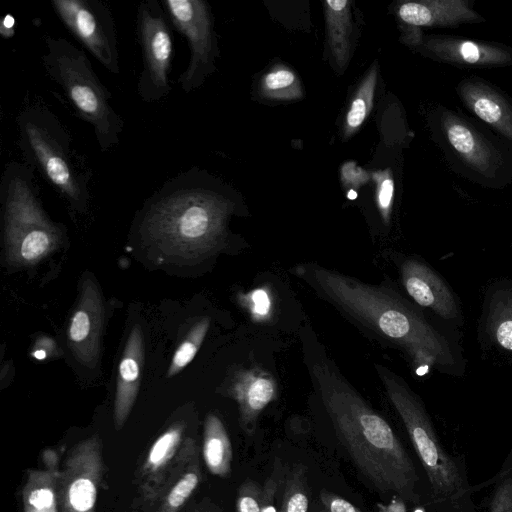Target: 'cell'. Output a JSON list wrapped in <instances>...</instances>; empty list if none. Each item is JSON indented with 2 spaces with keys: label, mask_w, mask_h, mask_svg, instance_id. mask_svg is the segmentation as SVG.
<instances>
[{
  "label": "cell",
  "mask_w": 512,
  "mask_h": 512,
  "mask_svg": "<svg viewBox=\"0 0 512 512\" xmlns=\"http://www.w3.org/2000/svg\"><path fill=\"white\" fill-rule=\"evenodd\" d=\"M309 373L335 433L355 467L378 492L421 502L419 476L390 424L350 385L325 353L305 348Z\"/></svg>",
  "instance_id": "obj_1"
},
{
  "label": "cell",
  "mask_w": 512,
  "mask_h": 512,
  "mask_svg": "<svg viewBox=\"0 0 512 512\" xmlns=\"http://www.w3.org/2000/svg\"><path fill=\"white\" fill-rule=\"evenodd\" d=\"M295 270L351 321L402 351L418 374L430 370L458 374L461 364L447 338L389 287L368 284L316 263L300 264Z\"/></svg>",
  "instance_id": "obj_2"
},
{
  "label": "cell",
  "mask_w": 512,
  "mask_h": 512,
  "mask_svg": "<svg viewBox=\"0 0 512 512\" xmlns=\"http://www.w3.org/2000/svg\"><path fill=\"white\" fill-rule=\"evenodd\" d=\"M232 210L230 199L190 169L166 181L147 201L139 233L168 258L199 260L222 244Z\"/></svg>",
  "instance_id": "obj_3"
},
{
  "label": "cell",
  "mask_w": 512,
  "mask_h": 512,
  "mask_svg": "<svg viewBox=\"0 0 512 512\" xmlns=\"http://www.w3.org/2000/svg\"><path fill=\"white\" fill-rule=\"evenodd\" d=\"M374 367L424 468L435 511L476 512L465 465L441 445L420 397L389 368L378 363Z\"/></svg>",
  "instance_id": "obj_4"
},
{
  "label": "cell",
  "mask_w": 512,
  "mask_h": 512,
  "mask_svg": "<svg viewBox=\"0 0 512 512\" xmlns=\"http://www.w3.org/2000/svg\"><path fill=\"white\" fill-rule=\"evenodd\" d=\"M16 123L24 162L38 170L71 208L85 210L92 171L73 149L72 137L59 118L44 105L32 104L19 113Z\"/></svg>",
  "instance_id": "obj_5"
},
{
  "label": "cell",
  "mask_w": 512,
  "mask_h": 512,
  "mask_svg": "<svg viewBox=\"0 0 512 512\" xmlns=\"http://www.w3.org/2000/svg\"><path fill=\"white\" fill-rule=\"evenodd\" d=\"M431 130L456 174L488 189L512 184V146L478 120L445 105L432 112Z\"/></svg>",
  "instance_id": "obj_6"
},
{
  "label": "cell",
  "mask_w": 512,
  "mask_h": 512,
  "mask_svg": "<svg viewBox=\"0 0 512 512\" xmlns=\"http://www.w3.org/2000/svg\"><path fill=\"white\" fill-rule=\"evenodd\" d=\"M34 172L25 162L12 161L1 176L5 258L14 267L39 263L62 241V229L42 207Z\"/></svg>",
  "instance_id": "obj_7"
},
{
  "label": "cell",
  "mask_w": 512,
  "mask_h": 512,
  "mask_svg": "<svg viewBox=\"0 0 512 512\" xmlns=\"http://www.w3.org/2000/svg\"><path fill=\"white\" fill-rule=\"evenodd\" d=\"M45 45L42 63L47 74L63 89L78 116L92 125L100 150L118 145L124 120L110 104L112 94L85 51L61 37L47 36Z\"/></svg>",
  "instance_id": "obj_8"
},
{
  "label": "cell",
  "mask_w": 512,
  "mask_h": 512,
  "mask_svg": "<svg viewBox=\"0 0 512 512\" xmlns=\"http://www.w3.org/2000/svg\"><path fill=\"white\" fill-rule=\"evenodd\" d=\"M167 13L158 0H144L137 9V36L143 69L137 92L146 103L158 102L170 93L173 38Z\"/></svg>",
  "instance_id": "obj_9"
},
{
  "label": "cell",
  "mask_w": 512,
  "mask_h": 512,
  "mask_svg": "<svg viewBox=\"0 0 512 512\" xmlns=\"http://www.w3.org/2000/svg\"><path fill=\"white\" fill-rule=\"evenodd\" d=\"M169 21L187 39L190 60L178 78L185 93L198 88L212 71L215 47L210 8L203 0L161 1Z\"/></svg>",
  "instance_id": "obj_10"
},
{
  "label": "cell",
  "mask_w": 512,
  "mask_h": 512,
  "mask_svg": "<svg viewBox=\"0 0 512 512\" xmlns=\"http://www.w3.org/2000/svg\"><path fill=\"white\" fill-rule=\"evenodd\" d=\"M55 13L80 43L111 73H120L114 18L99 0H52Z\"/></svg>",
  "instance_id": "obj_11"
},
{
  "label": "cell",
  "mask_w": 512,
  "mask_h": 512,
  "mask_svg": "<svg viewBox=\"0 0 512 512\" xmlns=\"http://www.w3.org/2000/svg\"><path fill=\"white\" fill-rule=\"evenodd\" d=\"M413 47L426 57L459 68L512 66V47L500 42L446 34H423Z\"/></svg>",
  "instance_id": "obj_12"
},
{
  "label": "cell",
  "mask_w": 512,
  "mask_h": 512,
  "mask_svg": "<svg viewBox=\"0 0 512 512\" xmlns=\"http://www.w3.org/2000/svg\"><path fill=\"white\" fill-rule=\"evenodd\" d=\"M103 320L104 305L99 286L92 277L85 276L69 321L67 338L76 360L90 368L99 360Z\"/></svg>",
  "instance_id": "obj_13"
},
{
  "label": "cell",
  "mask_w": 512,
  "mask_h": 512,
  "mask_svg": "<svg viewBox=\"0 0 512 512\" xmlns=\"http://www.w3.org/2000/svg\"><path fill=\"white\" fill-rule=\"evenodd\" d=\"M455 91L468 112L512 146V97L475 75L462 78Z\"/></svg>",
  "instance_id": "obj_14"
},
{
  "label": "cell",
  "mask_w": 512,
  "mask_h": 512,
  "mask_svg": "<svg viewBox=\"0 0 512 512\" xmlns=\"http://www.w3.org/2000/svg\"><path fill=\"white\" fill-rule=\"evenodd\" d=\"M400 275L406 292L419 306L446 320L460 317V307L451 288L425 262L407 258L400 266Z\"/></svg>",
  "instance_id": "obj_15"
},
{
  "label": "cell",
  "mask_w": 512,
  "mask_h": 512,
  "mask_svg": "<svg viewBox=\"0 0 512 512\" xmlns=\"http://www.w3.org/2000/svg\"><path fill=\"white\" fill-rule=\"evenodd\" d=\"M474 0H418L399 4L397 15L404 30L428 28H457L482 24L486 18L474 8Z\"/></svg>",
  "instance_id": "obj_16"
},
{
  "label": "cell",
  "mask_w": 512,
  "mask_h": 512,
  "mask_svg": "<svg viewBox=\"0 0 512 512\" xmlns=\"http://www.w3.org/2000/svg\"><path fill=\"white\" fill-rule=\"evenodd\" d=\"M276 392L274 378L262 369H245L235 375L230 393L238 404L240 425L245 433L255 432L261 412L275 399Z\"/></svg>",
  "instance_id": "obj_17"
},
{
  "label": "cell",
  "mask_w": 512,
  "mask_h": 512,
  "mask_svg": "<svg viewBox=\"0 0 512 512\" xmlns=\"http://www.w3.org/2000/svg\"><path fill=\"white\" fill-rule=\"evenodd\" d=\"M144 353L142 330L139 325H135L127 338L118 365L114 409L118 425H121L128 416L138 394Z\"/></svg>",
  "instance_id": "obj_18"
},
{
  "label": "cell",
  "mask_w": 512,
  "mask_h": 512,
  "mask_svg": "<svg viewBox=\"0 0 512 512\" xmlns=\"http://www.w3.org/2000/svg\"><path fill=\"white\" fill-rule=\"evenodd\" d=\"M350 4L351 2L347 0H328L324 8L329 47L340 70L347 66L350 58Z\"/></svg>",
  "instance_id": "obj_19"
},
{
  "label": "cell",
  "mask_w": 512,
  "mask_h": 512,
  "mask_svg": "<svg viewBox=\"0 0 512 512\" xmlns=\"http://www.w3.org/2000/svg\"><path fill=\"white\" fill-rule=\"evenodd\" d=\"M203 457L211 473L225 477L231 471L232 447L221 420L210 414L205 422Z\"/></svg>",
  "instance_id": "obj_20"
},
{
  "label": "cell",
  "mask_w": 512,
  "mask_h": 512,
  "mask_svg": "<svg viewBox=\"0 0 512 512\" xmlns=\"http://www.w3.org/2000/svg\"><path fill=\"white\" fill-rule=\"evenodd\" d=\"M486 326L497 347L512 352V287L497 290L490 297Z\"/></svg>",
  "instance_id": "obj_21"
},
{
  "label": "cell",
  "mask_w": 512,
  "mask_h": 512,
  "mask_svg": "<svg viewBox=\"0 0 512 512\" xmlns=\"http://www.w3.org/2000/svg\"><path fill=\"white\" fill-rule=\"evenodd\" d=\"M259 92L273 100H295L303 96L300 79L285 65H275L261 78Z\"/></svg>",
  "instance_id": "obj_22"
},
{
  "label": "cell",
  "mask_w": 512,
  "mask_h": 512,
  "mask_svg": "<svg viewBox=\"0 0 512 512\" xmlns=\"http://www.w3.org/2000/svg\"><path fill=\"white\" fill-rule=\"evenodd\" d=\"M377 66L373 65L361 81L345 117L344 136L350 137L364 123L373 107Z\"/></svg>",
  "instance_id": "obj_23"
},
{
  "label": "cell",
  "mask_w": 512,
  "mask_h": 512,
  "mask_svg": "<svg viewBox=\"0 0 512 512\" xmlns=\"http://www.w3.org/2000/svg\"><path fill=\"white\" fill-rule=\"evenodd\" d=\"M95 475L89 472L74 474L64 488V507L66 512H92L97 495Z\"/></svg>",
  "instance_id": "obj_24"
},
{
  "label": "cell",
  "mask_w": 512,
  "mask_h": 512,
  "mask_svg": "<svg viewBox=\"0 0 512 512\" xmlns=\"http://www.w3.org/2000/svg\"><path fill=\"white\" fill-rule=\"evenodd\" d=\"M209 326V318L204 317L190 329L188 335L173 354L170 366L167 370V377L175 376L194 359L205 339Z\"/></svg>",
  "instance_id": "obj_25"
},
{
  "label": "cell",
  "mask_w": 512,
  "mask_h": 512,
  "mask_svg": "<svg viewBox=\"0 0 512 512\" xmlns=\"http://www.w3.org/2000/svg\"><path fill=\"white\" fill-rule=\"evenodd\" d=\"M306 477L302 466H296L288 475L282 504L278 512H307L309 507Z\"/></svg>",
  "instance_id": "obj_26"
},
{
  "label": "cell",
  "mask_w": 512,
  "mask_h": 512,
  "mask_svg": "<svg viewBox=\"0 0 512 512\" xmlns=\"http://www.w3.org/2000/svg\"><path fill=\"white\" fill-rule=\"evenodd\" d=\"M182 426L175 425L164 432L152 445L146 461V468L150 472H157L173 456L180 442Z\"/></svg>",
  "instance_id": "obj_27"
},
{
  "label": "cell",
  "mask_w": 512,
  "mask_h": 512,
  "mask_svg": "<svg viewBox=\"0 0 512 512\" xmlns=\"http://www.w3.org/2000/svg\"><path fill=\"white\" fill-rule=\"evenodd\" d=\"M489 512H512V454L495 478Z\"/></svg>",
  "instance_id": "obj_28"
},
{
  "label": "cell",
  "mask_w": 512,
  "mask_h": 512,
  "mask_svg": "<svg viewBox=\"0 0 512 512\" xmlns=\"http://www.w3.org/2000/svg\"><path fill=\"white\" fill-rule=\"evenodd\" d=\"M24 498L25 512H56L55 493L48 480L30 481Z\"/></svg>",
  "instance_id": "obj_29"
},
{
  "label": "cell",
  "mask_w": 512,
  "mask_h": 512,
  "mask_svg": "<svg viewBox=\"0 0 512 512\" xmlns=\"http://www.w3.org/2000/svg\"><path fill=\"white\" fill-rule=\"evenodd\" d=\"M376 184V202L382 219L389 223L393 198L394 178L390 168L376 170L371 175Z\"/></svg>",
  "instance_id": "obj_30"
},
{
  "label": "cell",
  "mask_w": 512,
  "mask_h": 512,
  "mask_svg": "<svg viewBox=\"0 0 512 512\" xmlns=\"http://www.w3.org/2000/svg\"><path fill=\"white\" fill-rule=\"evenodd\" d=\"M200 481L198 470H192L183 475L169 491L165 506L167 512H173L184 504Z\"/></svg>",
  "instance_id": "obj_31"
},
{
  "label": "cell",
  "mask_w": 512,
  "mask_h": 512,
  "mask_svg": "<svg viewBox=\"0 0 512 512\" xmlns=\"http://www.w3.org/2000/svg\"><path fill=\"white\" fill-rule=\"evenodd\" d=\"M262 487L254 480L246 479L239 487L236 511L237 512H261Z\"/></svg>",
  "instance_id": "obj_32"
},
{
  "label": "cell",
  "mask_w": 512,
  "mask_h": 512,
  "mask_svg": "<svg viewBox=\"0 0 512 512\" xmlns=\"http://www.w3.org/2000/svg\"><path fill=\"white\" fill-rule=\"evenodd\" d=\"M368 179L367 172L353 161H348L341 167V181L345 187L354 190L364 185Z\"/></svg>",
  "instance_id": "obj_33"
},
{
  "label": "cell",
  "mask_w": 512,
  "mask_h": 512,
  "mask_svg": "<svg viewBox=\"0 0 512 512\" xmlns=\"http://www.w3.org/2000/svg\"><path fill=\"white\" fill-rule=\"evenodd\" d=\"M246 302L253 316L265 317L269 314L271 301L267 291L263 289L252 291L247 296Z\"/></svg>",
  "instance_id": "obj_34"
},
{
  "label": "cell",
  "mask_w": 512,
  "mask_h": 512,
  "mask_svg": "<svg viewBox=\"0 0 512 512\" xmlns=\"http://www.w3.org/2000/svg\"><path fill=\"white\" fill-rule=\"evenodd\" d=\"M320 499L329 512H362L340 496L325 490L321 491Z\"/></svg>",
  "instance_id": "obj_35"
},
{
  "label": "cell",
  "mask_w": 512,
  "mask_h": 512,
  "mask_svg": "<svg viewBox=\"0 0 512 512\" xmlns=\"http://www.w3.org/2000/svg\"><path fill=\"white\" fill-rule=\"evenodd\" d=\"M60 353L57 343L50 337L38 338L31 350V356L36 360H46Z\"/></svg>",
  "instance_id": "obj_36"
},
{
  "label": "cell",
  "mask_w": 512,
  "mask_h": 512,
  "mask_svg": "<svg viewBox=\"0 0 512 512\" xmlns=\"http://www.w3.org/2000/svg\"><path fill=\"white\" fill-rule=\"evenodd\" d=\"M277 488V472H274L262 487L261 512H278L274 502Z\"/></svg>",
  "instance_id": "obj_37"
},
{
  "label": "cell",
  "mask_w": 512,
  "mask_h": 512,
  "mask_svg": "<svg viewBox=\"0 0 512 512\" xmlns=\"http://www.w3.org/2000/svg\"><path fill=\"white\" fill-rule=\"evenodd\" d=\"M16 20L13 15L7 14L0 24V33L4 38H11L15 33Z\"/></svg>",
  "instance_id": "obj_38"
},
{
  "label": "cell",
  "mask_w": 512,
  "mask_h": 512,
  "mask_svg": "<svg viewBox=\"0 0 512 512\" xmlns=\"http://www.w3.org/2000/svg\"><path fill=\"white\" fill-rule=\"evenodd\" d=\"M380 512H406V507L402 499L395 498L389 505L377 504Z\"/></svg>",
  "instance_id": "obj_39"
},
{
  "label": "cell",
  "mask_w": 512,
  "mask_h": 512,
  "mask_svg": "<svg viewBox=\"0 0 512 512\" xmlns=\"http://www.w3.org/2000/svg\"><path fill=\"white\" fill-rule=\"evenodd\" d=\"M347 196L350 198V199H354L357 197V193L353 190V189H350Z\"/></svg>",
  "instance_id": "obj_40"
},
{
  "label": "cell",
  "mask_w": 512,
  "mask_h": 512,
  "mask_svg": "<svg viewBox=\"0 0 512 512\" xmlns=\"http://www.w3.org/2000/svg\"><path fill=\"white\" fill-rule=\"evenodd\" d=\"M318 512H329L328 510L324 509V510H320Z\"/></svg>",
  "instance_id": "obj_41"
},
{
  "label": "cell",
  "mask_w": 512,
  "mask_h": 512,
  "mask_svg": "<svg viewBox=\"0 0 512 512\" xmlns=\"http://www.w3.org/2000/svg\"><path fill=\"white\" fill-rule=\"evenodd\" d=\"M511 246H512V243H511Z\"/></svg>",
  "instance_id": "obj_42"
}]
</instances>
